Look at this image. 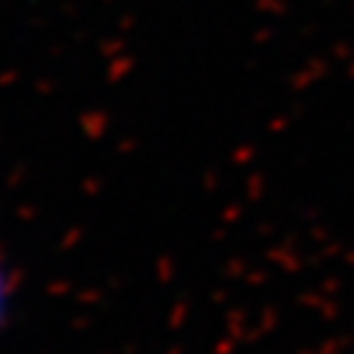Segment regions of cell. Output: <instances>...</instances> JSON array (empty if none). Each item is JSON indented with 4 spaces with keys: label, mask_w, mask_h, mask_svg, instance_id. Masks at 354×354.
I'll return each mask as SVG.
<instances>
[{
    "label": "cell",
    "mask_w": 354,
    "mask_h": 354,
    "mask_svg": "<svg viewBox=\"0 0 354 354\" xmlns=\"http://www.w3.org/2000/svg\"><path fill=\"white\" fill-rule=\"evenodd\" d=\"M16 281H13L11 270L0 263V330L8 328L13 313H16Z\"/></svg>",
    "instance_id": "6da1fadb"
}]
</instances>
